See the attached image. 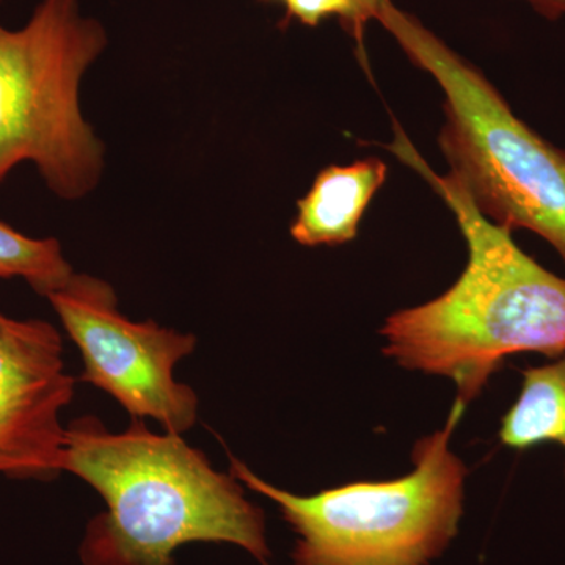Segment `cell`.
<instances>
[{
  "label": "cell",
  "mask_w": 565,
  "mask_h": 565,
  "mask_svg": "<svg viewBox=\"0 0 565 565\" xmlns=\"http://www.w3.org/2000/svg\"><path fill=\"white\" fill-rule=\"evenodd\" d=\"M392 151L423 174L455 214L468 247L459 280L418 307L390 315L379 330L384 353L411 371L455 382L457 401L479 396L505 359L565 352V278L515 244L512 230L484 217L462 185L424 162L403 132Z\"/></svg>",
  "instance_id": "obj_1"
},
{
  "label": "cell",
  "mask_w": 565,
  "mask_h": 565,
  "mask_svg": "<svg viewBox=\"0 0 565 565\" xmlns=\"http://www.w3.org/2000/svg\"><path fill=\"white\" fill-rule=\"evenodd\" d=\"M62 468L107 504L88 523L85 565H174L173 553L192 542L237 545L269 565L262 509L180 434L152 433L140 418L110 433L96 416H82L66 427Z\"/></svg>",
  "instance_id": "obj_2"
},
{
  "label": "cell",
  "mask_w": 565,
  "mask_h": 565,
  "mask_svg": "<svg viewBox=\"0 0 565 565\" xmlns=\"http://www.w3.org/2000/svg\"><path fill=\"white\" fill-rule=\"evenodd\" d=\"M375 21L444 92L438 143L476 210L512 232L537 234L565 266V150L516 117L486 74L415 14L382 0Z\"/></svg>",
  "instance_id": "obj_3"
},
{
  "label": "cell",
  "mask_w": 565,
  "mask_h": 565,
  "mask_svg": "<svg viewBox=\"0 0 565 565\" xmlns=\"http://www.w3.org/2000/svg\"><path fill=\"white\" fill-rule=\"evenodd\" d=\"M467 405L456 399L444 429L416 441L411 473L355 481L300 497L253 473L236 457L232 475L269 498L297 534L294 565H430L463 514L467 467L449 448Z\"/></svg>",
  "instance_id": "obj_4"
},
{
  "label": "cell",
  "mask_w": 565,
  "mask_h": 565,
  "mask_svg": "<svg viewBox=\"0 0 565 565\" xmlns=\"http://www.w3.org/2000/svg\"><path fill=\"white\" fill-rule=\"evenodd\" d=\"M109 44L79 0H40L20 29L0 24V184L31 162L58 199L96 191L106 147L81 109V82Z\"/></svg>",
  "instance_id": "obj_5"
},
{
  "label": "cell",
  "mask_w": 565,
  "mask_h": 565,
  "mask_svg": "<svg viewBox=\"0 0 565 565\" xmlns=\"http://www.w3.org/2000/svg\"><path fill=\"white\" fill-rule=\"evenodd\" d=\"M46 299L81 351V381L110 394L132 418L154 419L167 433L182 435L195 426L199 396L174 379L177 364L195 349L193 334L132 322L118 310L109 282L93 275L74 273Z\"/></svg>",
  "instance_id": "obj_6"
},
{
  "label": "cell",
  "mask_w": 565,
  "mask_h": 565,
  "mask_svg": "<svg viewBox=\"0 0 565 565\" xmlns=\"http://www.w3.org/2000/svg\"><path fill=\"white\" fill-rule=\"evenodd\" d=\"M74 386L52 323L0 313V475L52 479L62 473L66 427L61 415Z\"/></svg>",
  "instance_id": "obj_7"
},
{
  "label": "cell",
  "mask_w": 565,
  "mask_h": 565,
  "mask_svg": "<svg viewBox=\"0 0 565 565\" xmlns=\"http://www.w3.org/2000/svg\"><path fill=\"white\" fill-rule=\"evenodd\" d=\"M386 177L388 167L377 158L326 167L307 195L297 202L296 218L289 228L292 239L303 247L351 243Z\"/></svg>",
  "instance_id": "obj_8"
},
{
  "label": "cell",
  "mask_w": 565,
  "mask_h": 565,
  "mask_svg": "<svg viewBox=\"0 0 565 565\" xmlns=\"http://www.w3.org/2000/svg\"><path fill=\"white\" fill-rule=\"evenodd\" d=\"M522 377L515 403L501 418V444L516 451L555 444L565 451V352L526 367Z\"/></svg>",
  "instance_id": "obj_9"
},
{
  "label": "cell",
  "mask_w": 565,
  "mask_h": 565,
  "mask_svg": "<svg viewBox=\"0 0 565 565\" xmlns=\"http://www.w3.org/2000/svg\"><path fill=\"white\" fill-rule=\"evenodd\" d=\"M73 274L58 239H35L0 222V278H22L33 291L46 297L62 288Z\"/></svg>",
  "instance_id": "obj_10"
},
{
  "label": "cell",
  "mask_w": 565,
  "mask_h": 565,
  "mask_svg": "<svg viewBox=\"0 0 565 565\" xmlns=\"http://www.w3.org/2000/svg\"><path fill=\"white\" fill-rule=\"evenodd\" d=\"M535 13L548 21H557L565 17V0H523Z\"/></svg>",
  "instance_id": "obj_11"
},
{
  "label": "cell",
  "mask_w": 565,
  "mask_h": 565,
  "mask_svg": "<svg viewBox=\"0 0 565 565\" xmlns=\"http://www.w3.org/2000/svg\"><path fill=\"white\" fill-rule=\"evenodd\" d=\"M367 2L374 7L375 11H379V7H381L382 0H367ZM375 17H377V14H375Z\"/></svg>",
  "instance_id": "obj_12"
},
{
  "label": "cell",
  "mask_w": 565,
  "mask_h": 565,
  "mask_svg": "<svg viewBox=\"0 0 565 565\" xmlns=\"http://www.w3.org/2000/svg\"><path fill=\"white\" fill-rule=\"evenodd\" d=\"M0 2H2V0H0Z\"/></svg>",
  "instance_id": "obj_13"
}]
</instances>
